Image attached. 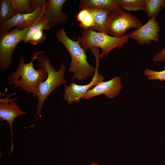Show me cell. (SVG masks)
<instances>
[{"instance_id": "6da1fadb", "label": "cell", "mask_w": 165, "mask_h": 165, "mask_svg": "<svg viewBox=\"0 0 165 165\" xmlns=\"http://www.w3.org/2000/svg\"><path fill=\"white\" fill-rule=\"evenodd\" d=\"M44 53L42 51H35L31 61L28 63H25L22 54L16 70L7 78L9 84L19 87L18 91L24 90L28 94H31L34 97H37L38 86L47 78V73L43 69H35L33 62L38 56Z\"/></svg>"}, {"instance_id": "7a4b0ae2", "label": "cell", "mask_w": 165, "mask_h": 165, "mask_svg": "<svg viewBox=\"0 0 165 165\" xmlns=\"http://www.w3.org/2000/svg\"><path fill=\"white\" fill-rule=\"evenodd\" d=\"M55 35L57 41L64 45L70 55L71 62L68 72L73 73L72 81L76 79L80 81L86 80L93 75L95 68L88 62L85 51L79 42L69 38L64 29L61 28L55 32Z\"/></svg>"}, {"instance_id": "3957f363", "label": "cell", "mask_w": 165, "mask_h": 165, "mask_svg": "<svg viewBox=\"0 0 165 165\" xmlns=\"http://www.w3.org/2000/svg\"><path fill=\"white\" fill-rule=\"evenodd\" d=\"M36 60L39 68L45 70L47 73L46 79L39 84L38 89V104L36 116H40L44 103L47 97L57 88L66 81L64 79L65 67L63 62L56 71L49 58L44 53L38 56Z\"/></svg>"}, {"instance_id": "277c9868", "label": "cell", "mask_w": 165, "mask_h": 165, "mask_svg": "<svg viewBox=\"0 0 165 165\" xmlns=\"http://www.w3.org/2000/svg\"><path fill=\"white\" fill-rule=\"evenodd\" d=\"M130 38V34L118 38L97 32L91 28L83 30L80 36L76 38L81 46L85 50L93 47L100 48L101 58L108 55L113 49L122 48Z\"/></svg>"}, {"instance_id": "5b68a950", "label": "cell", "mask_w": 165, "mask_h": 165, "mask_svg": "<svg viewBox=\"0 0 165 165\" xmlns=\"http://www.w3.org/2000/svg\"><path fill=\"white\" fill-rule=\"evenodd\" d=\"M143 25L140 20L135 15L122 10L110 12L108 16L106 29L108 33L113 36H124L128 30L137 29Z\"/></svg>"}, {"instance_id": "8992f818", "label": "cell", "mask_w": 165, "mask_h": 165, "mask_svg": "<svg viewBox=\"0 0 165 165\" xmlns=\"http://www.w3.org/2000/svg\"><path fill=\"white\" fill-rule=\"evenodd\" d=\"M30 27L23 30L16 27L10 31L0 33V68L2 72L10 67L15 47L22 41L23 37Z\"/></svg>"}, {"instance_id": "52a82bcc", "label": "cell", "mask_w": 165, "mask_h": 165, "mask_svg": "<svg viewBox=\"0 0 165 165\" xmlns=\"http://www.w3.org/2000/svg\"><path fill=\"white\" fill-rule=\"evenodd\" d=\"M93 53L96 60V66L94 76L90 83L85 85H79L72 82L69 85L65 84L64 85V100L69 105H71L73 102H79L81 100V97L91 88L103 81V76L99 74L98 72V68L101 58L99 50H95L93 52Z\"/></svg>"}, {"instance_id": "ba28073f", "label": "cell", "mask_w": 165, "mask_h": 165, "mask_svg": "<svg viewBox=\"0 0 165 165\" xmlns=\"http://www.w3.org/2000/svg\"><path fill=\"white\" fill-rule=\"evenodd\" d=\"M46 6L37 8L30 13L17 14L0 25V33L7 32L14 27L20 29H24L42 20Z\"/></svg>"}, {"instance_id": "9c48e42d", "label": "cell", "mask_w": 165, "mask_h": 165, "mask_svg": "<svg viewBox=\"0 0 165 165\" xmlns=\"http://www.w3.org/2000/svg\"><path fill=\"white\" fill-rule=\"evenodd\" d=\"M156 17L150 18L145 24L132 31L130 34V38L141 45H149L152 41L158 42L160 28Z\"/></svg>"}, {"instance_id": "30bf717a", "label": "cell", "mask_w": 165, "mask_h": 165, "mask_svg": "<svg viewBox=\"0 0 165 165\" xmlns=\"http://www.w3.org/2000/svg\"><path fill=\"white\" fill-rule=\"evenodd\" d=\"M15 94H11L4 98H0V120L2 121H7L9 124L10 129L12 143L10 153L13 152V148L12 129L13 121L16 117L27 114L26 112L20 108L17 103L15 102L17 100L16 98H10L11 96Z\"/></svg>"}, {"instance_id": "8fae6325", "label": "cell", "mask_w": 165, "mask_h": 165, "mask_svg": "<svg viewBox=\"0 0 165 165\" xmlns=\"http://www.w3.org/2000/svg\"><path fill=\"white\" fill-rule=\"evenodd\" d=\"M67 0H48L42 17L50 28L59 24H65L68 16L62 10Z\"/></svg>"}, {"instance_id": "7c38bea8", "label": "cell", "mask_w": 165, "mask_h": 165, "mask_svg": "<svg viewBox=\"0 0 165 165\" xmlns=\"http://www.w3.org/2000/svg\"><path fill=\"white\" fill-rule=\"evenodd\" d=\"M123 88L121 79L117 76L108 81L100 82L88 91L81 97V99H88L103 94L108 98L112 99L120 93Z\"/></svg>"}, {"instance_id": "4fadbf2b", "label": "cell", "mask_w": 165, "mask_h": 165, "mask_svg": "<svg viewBox=\"0 0 165 165\" xmlns=\"http://www.w3.org/2000/svg\"><path fill=\"white\" fill-rule=\"evenodd\" d=\"M79 7L81 9L94 8L110 12L123 10L119 6L117 0H80Z\"/></svg>"}, {"instance_id": "5bb4252c", "label": "cell", "mask_w": 165, "mask_h": 165, "mask_svg": "<svg viewBox=\"0 0 165 165\" xmlns=\"http://www.w3.org/2000/svg\"><path fill=\"white\" fill-rule=\"evenodd\" d=\"M92 15L94 19V25L91 28L97 32L108 34L106 29V22L110 12L108 10L94 8L86 9Z\"/></svg>"}, {"instance_id": "9a60e30c", "label": "cell", "mask_w": 165, "mask_h": 165, "mask_svg": "<svg viewBox=\"0 0 165 165\" xmlns=\"http://www.w3.org/2000/svg\"><path fill=\"white\" fill-rule=\"evenodd\" d=\"M11 0L0 1V24L10 20L17 14Z\"/></svg>"}, {"instance_id": "2e32d148", "label": "cell", "mask_w": 165, "mask_h": 165, "mask_svg": "<svg viewBox=\"0 0 165 165\" xmlns=\"http://www.w3.org/2000/svg\"><path fill=\"white\" fill-rule=\"evenodd\" d=\"M165 6V0H145L144 10L148 17H156Z\"/></svg>"}, {"instance_id": "e0dca14e", "label": "cell", "mask_w": 165, "mask_h": 165, "mask_svg": "<svg viewBox=\"0 0 165 165\" xmlns=\"http://www.w3.org/2000/svg\"><path fill=\"white\" fill-rule=\"evenodd\" d=\"M121 9L136 11L145 9V0H117Z\"/></svg>"}, {"instance_id": "ac0fdd59", "label": "cell", "mask_w": 165, "mask_h": 165, "mask_svg": "<svg viewBox=\"0 0 165 165\" xmlns=\"http://www.w3.org/2000/svg\"><path fill=\"white\" fill-rule=\"evenodd\" d=\"M50 29L46 21H40L30 28L23 37L22 41L24 43H28L33 35L36 32L40 30H47Z\"/></svg>"}, {"instance_id": "d6986e66", "label": "cell", "mask_w": 165, "mask_h": 165, "mask_svg": "<svg viewBox=\"0 0 165 165\" xmlns=\"http://www.w3.org/2000/svg\"><path fill=\"white\" fill-rule=\"evenodd\" d=\"M18 14L30 13L32 10L31 0H11Z\"/></svg>"}, {"instance_id": "ffe728a7", "label": "cell", "mask_w": 165, "mask_h": 165, "mask_svg": "<svg viewBox=\"0 0 165 165\" xmlns=\"http://www.w3.org/2000/svg\"><path fill=\"white\" fill-rule=\"evenodd\" d=\"M164 70L157 71L146 69L144 72V74L147 77L148 80H159L161 81L165 80V64Z\"/></svg>"}, {"instance_id": "44dd1931", "label": "cell", "mask_w": 165, "mask_h": 165, "mask_svg": "<svg viewBox=\"0 0 165 165\" xmlns=\"http://www.w3.org/2000/svg\"><path fill=\"white\" fill-rule=\"evenodd\" d=\"M79 25L83 30L91 28L94 26V18L92 15L89 11L83 20L79 22Z\"/></svg>"}, {"instance_id": "7402d4cb", "label": "cell", "mask_w": 165, "mask_h": 165, "mask_svg": "<svg viewBox=\"0 0 165 165\" xmlns=\"http://www.w3.org/2000/svg\"><path fill=\"white\" fill-rule=\"evenodd\" d=\"M43 30H40L35 33L31 38L29 42L32 45H35L45 41L46 40V35Z\"/></svg>"}, {"instance_id": "603a6c76", "label": "cell", "mask_w": 165, "mask_h": 165, "mask_svg": "<svg viewBox=\"0 0 165 165\" xmlns=\"http://www.w3.org/2000/svg\"><path fill=\"white\" fill-rule=\"evenodd\" d=\"M153 60L155 62L165 61V47L156 53L153 57Z\"/></svg>"}, {"instance_id": "cb8c5ba5", "label": "cell", "mask_w": 165, "mask_h": 165, "mask_svg": "<svg viewBox=\"0 0 165 165\" xmlns=\"http://www.w3.org/2000/svg\"><path fill=\"white\" fill-rule=\"evenodd\" d=\"M45 0H31L32 8L33 11L35 9L45 6L47 3Z\"/></svg>"}, {"instance_id": "d4e9b609", "label": "cell", "mask_w": 165, "mask_h": 165, "mask_svg": "<svg viewBox=\"0 0 165 165\" xmlns=\"http://www.w3.org/2000/svg\"><path fill=\"white\" fill-rule=\"evenodd\" d=\"M91 165H100L96 164V163H94L92 164Z\"/></svg>"}]
</instances>
